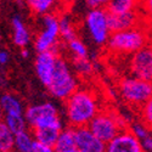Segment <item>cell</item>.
<instances>
[{"instance_id":"cell-3","label":"cell","mask_w":152,"mask_h":152,"mask_svg":"<svg viewBox=\"0 0 152 152\" xmlns=\"http://www.w3.org/2000/svg\"><path fill=\"white\" fill-rule=\"evenodd\" d=\"M54 97L58 100H66L73 91L78 89V80L74 77L68 63L61 56L57 57L51 80L46 86Z\"/></svg>"},{"instance_id":"cell-11","label":"cell","mask_w":152,"mask_h":152,"mask_svg":"<svg viewBox=\"0 0 152 152\" xmlns=\"http://www.w3.org/2000/svg\"><path fill=\"white\" fill-rule=\"evenodd\" d=\"M58 53L56 49L46 50V51H40L38 53L37 58H35V73L38 75V78L42 82L43 85L48 86L50 80H51L55 63L58 57Z\"/></svg>"},{"instance_id":"cell-23","label":"cell","mask_w":152,"mask_h":152,"mask_svg":"<svg viewBox=\"0 0 152 152\" xmlns=\"http://www.w3.org/2000/svg\"><path fill=\"white\" fill-rule=\"evenodd\" d=\"M3 121L9 126V129L14 134L27 129V122L23 115H5L3 116Z\"/></svg>"},{"instance_id":"cell-16","label":"cell","mask_w":152,"mask_h":152,"mask_svg":"<svg viewBox=\"0 0 152 152\" xmlns=\"http://www.w3.org/2000/svg\"><path fill=\"white\" fill-rule=\"evenodd\" d=\"M12 29H14L15 45L20 48H26L31 42V33L20 16H15L12 18Z\"/></svg>"},{"instance_id":"cell-25","label":"cell","mask_w":152,"mask_h":152,"mask_svg":"<svg viewBox=\"0 0 152 152\" xmlns=\"http://www.w3.org/2000/svg\"><path fill=\"white\" fill-rule=\"evenodd\" d=\"M69 51L73 54V57H88V49L85 44L78 39L77 37H74L73 39L67 42Z\"/></svg>"},{"instance_id":"cell-27","label":"cell","mask_w":152,"mask_h":152,"mask_svg":"<svg viewBox=\"0 0 152 152\" xmlns=\"http://www.w3.org/2000/svg\"><path fill=\"white\" fill-rule=\"evenodd\" d=\"M141 117H142L144 123H146L147 125H151V122H152V102H151V100L141 106Z\"/></svg>"},{"instance_id":"cell-34","label":"cell","mask_w":152,"mask_h":152,"mask_svg":"<svg viewBox=\"0 0 152 152\" xmlns=\"http://www.w3.org/2000/svg\"><path fill=\"white\" fill-rule=\"evenodd\" d=\"M0 119H3V111H1V107H0Z\"/></svg>"},{"instance_id":"cell-18","label":"cell","mask_w":152,"mask_h":152,"mask_svg":"<svg viewBox=\"0 0 152 152\" xmlns=\"http://www.w3.org/2000/svg\"><path fill=\"white\" fill-rule=\"evenodd\" d=\"M62 128H54V126H45V128L32 129V134L35 140L40 141L50 147H54V144L58 136V133Z\"/></svg>"},{"instance_id":"cell-12","label":"cell","mask_w":152,"mask_h":152,"mask_svg":"<svg viewBox=\"0 0 152 152\" xmlns=\"http://www.w3.org/2000/svg\"><path fill=\"white\" fill-rule=\"evenodd\" d=\"M108 152H142L140 140L130 132L122 129L115 137L106 144Z\"/></svg>"},{"instance_id":"cell-20","label":"cell","mask_w":152,"mask_h":152,"mask_svg":"<svg viewBox=\"0 0 152 152\" xmlns=\"http://www.w3.org/2000/svg\"><path fill=\"white\" fill-rule=\"evenodd\" d=\"M14 136L6 123L0 119V152H10L14 150Z\"/></svg>"},{"instance_id":"cell-19","label":"cell","mask_w":152,"mask_h":152,"mask_svg":"<svg viewBox=\"0 0 152 152\" xmlns=\"http://www.w3.org/2000/svg\"><path fill=\"white\" fill-rule=\"evenodd\" d=\"M34 141V136L32 132L22 130L14 136V150L18 152H32V145Z\"/></svg>"},{"instance_id":"cell-28","label":"cell","mask_w":152,"mask_h":152,"mask_svg":"<svg viewBox=\"0 0 152 152\" xmlns=\"http://www.w3.org/2000/svg\"><path fill=\"white\" fill-rule=\"evenodd\" d=\"M85 5L90 9H106L110 0H84Z\"/></svg>"},{"instance_id":"cell-10","label":"cell","mask_w":152,"mask_h":152,"mask_svg":"<svg viewBox=\"0 0 152 152\" xmlns=\"http://www.w3.org/2000/svg\"><path fill=\"white\" fill-rule=\"evenodd\" d=\"M74 139L77 152H105L106 144L101 141L94 133L88 128V125L74 128Z\"/></svg>"},{"instance_id":"cell-15","label":"cell","mask_w":152,"mask_h":152,"mask_svg":"<svg viewBox=\"0 0 152 152\" xmlns=\"http://www.w3.org/2000/svg\"><path fill=\"white\" fill-rule=\"evenodd\" d=\"M24 5L33 15L40 17L48 14L57 15V10L61 7L57 0H24Z\"/></svg>"},{"instance_id":"cell-30","label":"cell","mask_w":152,"mask_h":152,"mask_svg":"<svg viewBox=\"0 0 152 152\" xmlns=\"http://www.w3.org/2000/svg\"><path fill=\"white\" fill-rule=\"evenodd\" d=\"M140 145H141L142 152L144 151H151L152 150V137H151V135H148L145 139H142V140H140Z\"/></svg>"},{"instance_id":"cell-24","label":"cell","mask_w":152,"mask_h":152,"mask_svg":"<svg viewBox=\"0 0 152 152\" xmlns=\"http://www.w3.org/2000/svg\"><path fill=\"white\" fill-rule=\"evenodd\" d=\"M73 68L80 75L91 74L94 69L93 63L88 60V57H73Z\"/></svg>"},{"instance_id":"cell-21","label":"cell","mask_w":152,"mask_h":152,"mask_svg":"<svg viewBox=\"0 0 152 152\" xmlns=\"http://www.w3.org/2000/svg\"><path fill=\"white\" fill-rule=\"evenodd\" d=\"M58 32L60 38L65 42H69L74 37H77L75 27L68 16H58Z\"/></svg>"},{"instance_id":"cell-31","label":"cell","mask_w":152,"mask_h":152,"mask_svg":"<svg viewBox=\"0 0 152 152\" xmlns=\"http://www.w3.org/2000/svg\"><path fill=\"white\" fill-rule=\"evenodd\" d=\"M10 60V55L6 50H0V65H6Z\"/></svg>"},{"instance_id":"cell-8","label":"cell","mask_w":152,"mask_h":152,"mask_svg":"<svg viewBox=\"0 0 152 152\" xmlns=\"http://www.w3.org/2000/svg\"><path fill=\"white\" fill-rule=\"evenodd\" d=\"M42 24L43 28L37 35L34 42V46L38 53L56 49L57 42L60 39L58 16L56 14H48L42 16Z\"/></svg>"},{"instance_id":"cell-22","label":"cell","mask_w":152,"mask_h":152,"mask_svg":"<svg viewBox=\"0 0 152 152\" xmlns=\"http://www.w3.org/2000/svg\"><path fill=\"white\" fill-rule=\"evenodd\" d=\"M140 0H110V3L106 7L108 12H125L136 10Z\"/></svg>"},{"instance_id":"cell-4","label":"cell","mask_w":152,"mask_h":152,"mask_svg":"<svg viewBox=\"0 0 152 152\" xmlns=\"http://www.w3.org/2000/svg\"><path fill=\"white\" fill-rule=\"evenodd\" d=\"M23 116L31 129L45 128V126L62 128V121L58 115V110L53 102H42L29 106L24 110Z\"/></svg>"},{"instance_id":"cell-26","label":"cell","mask_w":152,"mask_h":152,"mask_svg":"<svg viewBox=\"0 0 152 152\" xmlns=\"http://www.w3.org/2000/svg\"><path fill=\"white\" fill-rule=\"evenodd\" d=\"M139 140H142V139H145L146 136L151 135L150 134V125H147L146 123H135L133 124L132 126V130H130Z\"/></svg>"},{"instance_id":"cell-14","label":"cell","mask_w":152,"mask_h":152,"mask_svg":"<svg viewBox=\"0 0 152 152\" xmlns=\"http://www.w3.org/2000/svg\"><path fill=\"white\" fill-rule=\"evenodd\" d=\"M53 150L56 151V152H77L73 126L62 128L60 130Z\"/></svg>"},{"instance_id":"cell-7","label":"cell","mask_w":152,"mask_h":152,"mask_svg":"<svg viewBox=\"0 0 152 152\" xmlns=\"http://www.w3.org/2000/svg\"><path fill=\"white\" fill-rule=\"evenodd\" d=\"M85 26L95 44L105 45L107 43L111 31L106 9H90L85 16Z\"/></svg>"},{"instance_id":"cell-9","label":"cell","mask_w":152,"mask_h":152,"mask_svg":"<svg viewBox=\"0 0 152 152\" xmlns=\"http://www.w3.org/2000/svg\"><path fill=\"white\" fill-rule=\"evenodd\" d=\"M130 71L133 77L144 80H152V50L151 46L145 45L132 54Z\"/></svg>"},{"instance_id":"cell-2","label":"cell","mask_w":152,"mask_h":152,"mask_svg":"<svg viewBox=\"0 0 152 152\" xmlns=\"http://www.w3.org/2000/svg\"><path fill=\"white\" fill-rule=\"evenodd\" d=\"M148 43V37L144 28L135 26L128 29L111 32L107 46L110 51L117 55H132Z\"/></svg>"},{"instance_id":"cell-5","label":"cell","mask_w":152,"mask_h":152,"mask_svg":"<svg viewBox=\"0 0 152 152\" xmlns=\"http://www.w3.org/2000/svg\"><path fill=\"white\" fill-rule=\"evenodd\" d=\"M119 93L123 100L128 104L141 107L151 100L152 84L150 80H144L136 77L124 78L119 83Z\"/></svg>"},{"instance_id":"cell-17","label":"cell","mask_w":152,"mask_h":152,"mask_svg":"<svg viewBox=\"0 0 152 152\" xmlns=\"http://www.w3.org/2000/svg\"><path fill=\"white\" fill-rule=\"evenodd\" d=\"M0 107L3 111V116L5 115H23L24 108L21 100L12 95V94H4L0 97Z\"/></svg>"},{"instance_id":"cell-33","label":"cell","mask_w":152,"mask_h":152,"mask_svg":"<svg viewBox=\"0 0 152 152\" xmlns=\"http://www.w3.org/2000/svg\"><path fill=\"white\" fill-rule=\"evenodd\" d=\"M21 55H22V57H23V58H27V57H28V55H29L28 50H27V49H22V51H21Z\"/></svg>"},{"instance_id":"cell-29","label":"cell","mask_w":152,"mask_h":152,"mask_svg":"<svg viewBox=\"0 0 152 152\" xmlns=\"http://www.w3.org/2000/svg\"><path fill=\"white\" fill-rule=\"evenodd\" d=\"M54 151L53 147H50L40 141H38L34 139V141H33V145H32V152H51Z\"/></svg>"},{"instance_id":"cell-1","label":"cell","mask_w":152,"mask_h":152,"mask_svg":"<svg viewBox=\"0 0 152 152\" xmlns=\"http://www.w3.org/2000/svg\"><path fill=\"white\" fill-rule=\"evenodd\" d=\"M63 101L66 118L73 128L88 125L100 111L96 94L88 89H77Z\"/></svg>"},{"instance_id":"cell-6","label":"cell","mask_w":152,"mask_h":152,"mask_svg":"<svg viewBox=\"0 0 152 152\" xmlns=\"http://www.w3.org/2000/svg\"><path fill=\"white\" fill-rule=\"evenodd\" d=\"M88 128L101 141L107 144L123 129V126L119 122V118L113 113L99 111L97 115L88 123Z\"/></svg>"},{"instance_id":"cell-13","label":"cell","mask_w":152,"mask_h":152,"mask_svg":"<svg viewBox=\"0 0 152 152\" xmlns=\"http://www.w3.org/2000/svg\"><path fill=\"white\" fill-rule=\"evenodd\" d=\"M108 26L111 32L128 29L139 26V14L136 10L125 12H108Z\"/></svg>"},{"instance_id":"cell-32","label":"cell","mask_w":152,"mask_h":152,"mask_svg":"<svg viewBox=\"0 0 152 152\" xmlns=\"http://www.w3.org/2000/svg\"><path fill=\"white\" fill-rule=\"evenodd\" d=\"M74 1H75V0H57V3L60 4V6L62 9H68Z\"/></svg>"},{"instance_id":"cell-35","label":"cell","mask_w":152,"mask_h":152,"mask_svg":"<svg viewBox=\"0 0 152 152\" xmlns=\"http://www.w3.org/2000/svg\"><path fill=\"white\" fill-rule=\"evenodd\" d=\"M0 40H1V38H0Z\"/></svg>"}]
</instances>
